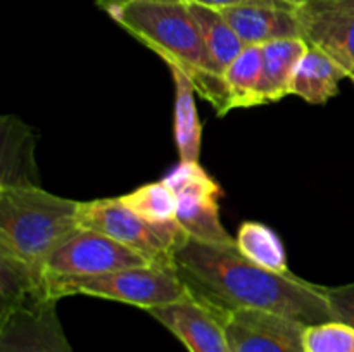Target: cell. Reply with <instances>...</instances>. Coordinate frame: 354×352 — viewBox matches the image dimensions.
<instances>
[{
	"label": "cell",
	"instance_id": "24",
	"mask_svg": "<svg viewBox=\"0 0 354 352\" xmlns=\"http://www.w3.org/2000/svg\"><path fill=\"white\" fill-rule=\"evenodd\" d=\"M185 2L201 3V6L213 7V9H223V7L230 6H242V3H283V6H289V3L280 2V0H185Z\"/></svg>",
	"mask_w": 354,
	"mask_h": 352
},
{
	"label": "cell",
	"instance_id": "17",
	"mask_svg": "<svg viewBox=\"0 0 354 352\" xmlns=\"http://www.w3.org/2000/svg\"><path fill=\"white\" fill-rule=\"evenodd\" d=\"M189 3V9L199 26L204 47L207 52V61L213 75L223 76L228 66L241 55L248 45L239 38L234 28L228 24L220 9L201 6V3Z\"/></svg>",
	"mask_w": 354,
	"mask_h": 352
},
{
	"label": "cell",
	"instance_id": "14",
	"mask_svg": "<svg viewBox=\"0 0 354 352\" xmlns=\"http://www.w3.org/2000/svg\"><path fill=\"white\" fill-rule=\"evenodd\" d=\"M52 299L44 266L0 245V313Z\"/></svg>",
	"mask_w": 354,
	"mask_h": 352
},
{
	"label": "cell",
	"instance_id": "12",
	"mask_svg": "<svg viewBox=\"0 0 354 352\" xmlns=\"http://www.w3.org/2000/svg\"><path fill=\"white\" fill-rule=\"evenodd\" d=\"M245 45H265L282 38H303L296 7L283 3H242L220 9Z\"/></svg>",
	"mask_w": 354,
	"mask_h": 352
},
{
	"label": "cell",
	"instance_id": "23",
	"mask_svg": "<svg viewBox=\"0 0 354 352\" xmlns=\"http://www.w3.org/2000/svg\"><path fill=\"white\" fill-rule=\"evenodd\" d=\"M325 295L334 321L354 328V282L341 286H325Z\"/></svg>",
	"mask_w": 354,
	"mask_h": 352
},
{
	"label": "cell",
	"instance_id": "26",
	"mask_svg": "<svg viewBox=\"0 0 354 352\" xmlns=\"http://www.w3.org/2000/svg\"><path fill=\"white\" fill-rule=\"evenodd\" d=\"M280 2H286V3H289V6L297 7L301 2H303V0H280Z\"/></svg>",
	"mask_w": 354,
	"mask_h": 352
},
{
	"label": "cell",
	"instance_id": "9",
	"mask_svg": "<svg viewBox=\"0 0 354 352\" xmlns=\"http://www.w3.org/2000/svg\"><path fill=\"white\" fill-rule=\"evenodd\" d=\"M223 328L230 352H306V324L268 311H232Z\"/></svg>",
	"mask_w": 354,
	"mask_h": 352
},
{
	"label": "cell",
	"instance_id": "20",
	"mask_svg": "<svg viewBox=\"0 0 354 352\" xmlns=\"http://www.w3.org/2000/svg\"><path fill=\"white\" fill-rule=\"evenodd\" d=\"M237 248L242 255L261 268L277 273H290L287 254L279 235L258 221H245L237 231Z\"/></svg>",
	"mask_w": 354,
	"mask_h": 352
},
{
	"label": "cell",
	"instance_id": "19",
	"mask_svg": "<svg viewBox=\"0 0 354 352\" xmlns=\"http://www.w3.org/2000/svg\"><path fill=\"white\" fill-rule=\"evenodd\" d=\"M263 71L261 45H248L237 59L223 72L230 109L256 107L259 79Z\"/></svg>",
	"mask_w": 354,
	"mask_h": 352
},
{
	"label": "cell",
	"instance_id": "21",
	"mask_svg": "<svg viewBox=\"0 0 354 352\" xmlns=\"http://www.w3.org/2000/svg\"><path fill=\"white\" fill-rule=\"evenodd\" d=\"M120 199L124 206L149 223H176V195L162 179L138 186Z\"/></svg>",
	"mask_w": 354,
	"mask_h": 352
},
{
	"label": "cell",
	"instance_id": "10",
	"mask_svg": "<svg viewBox=\"0 0 354 352\" xmlns=\"http://www.w3.org/2000/svg\"><path fill=\"white\" fill-rule=\"evenodd\" d=\"M0 352H75L57 316V300L0 313Z\"/></svg>",
	"mask_w": 354,
	"mask_h": 352
},
{
	"label": "cell",
	"instance_id": "3",
	"mask_svg": "<svg viewBox=\"0 0 354 352\" xmlns=\"http://www.w3.org/2000/svg\"><path fill=\"white\" fill-rule=\"evenodd\" d=\"M80 209L82 202L41 186L0 188V245L44 266L66 240L82 230Z\"/></svg>",
	"mask_w": 354,
	"mask_h": 352
},
{
	"label": "cell",
	"instance_id": "16",
	"mask_svg": "<svg viewBox=\"0 0 354 352\" xmlns=\"http://www.w3.org/2000/svg\"><path fill=\"white\" fill-rule=\"evenodd\" d=\"M342 79H349L348 72L330 55L308 45V50L294 72L290 95L299 97L313 106H322L337 95Z\"/></svg>",
	"mask_w": 354,
	"mask_h": 352
},
{
	"label": "cell",
	"instance_id": "5",
	"mask_svg": "<svg viewBox=\"0 0 354 352\" xmlns=\"http://www.w3.org/2000/svg\"><path fill=\"white\" fill-rule=\"evenodd\" d=\"M80 224L140 252L152 264L169 268H173L175 251L189 238L178 221L171 224L149 223L124 206L120 197L82 202Z\"/></svg>",
	"mask_w": 354,
	"mask_h": 352
},
{
	"label": "cell",
	"instance_id": "22",
	"mask_svg": "<svg viewBox=\"0 0 354 352\" xmlns=\"http://www.w3.org/2000/svg\"><path fill=\"white\" fill-rule=\"evenodd\" d=\"M306 352H354V328L341 321L311 324L304 331Z\"/></svg>",
	"mask_w": 354,
	"mask_h": 352
},
{
	"label": "cell",
	"instance_id": "25",
	"mask_svg": "<svg viewBox=\"0 0 354 352\" xmlns=\"http://www.w3.org/2000/svg\"><path fill=\"white\" fill-rule=\"evenodd\" d=\"M137 2H185V0H95L97 6L102 10L109 12V10L118 9V7L128 6V3H137Z\"/></svg>",
	"mask_w": 354,
	"mask_h": 352
},
{
	"label": "cell",
	"instance_id": "2",
	"mask_svg": "<svg viewBox=\"0 0 354 352\" xmlns=\"http://www.w3.org/2000/svg\"><path fill=\"white\" fill-rule=\"evenodd\" d=\"M111 17L140 43L158 54L168 68L185 72L197 95L218 116L230 109L223 76L211 72L207 52L187 2H137L109 10Z\"/></svg>",
	"mask_w": 354,
	"mask_h": 352
},
{
	"label": "cell",
	"instance_id": "1",
	"mask_svg": "<svg viewBox=\"0 0 354 352\" xmlns=\"http://www.w3.org/2000/svg\"><path fill=\"white\" fill-rule=\"evenodd\" d=\"M173 269L187 292L221 317L237 309H259L311 324L334 321L324 285L249 261L237 245L187 238L173 254Z\"/></svg>",
	"mask_w": 354,
	"mask_h": 352
},
{
	"label": "cell",
	"instance_id": "18",
	"mask_svg": "<svg viewBox=\"0 0 354 352\" xmlns=\"http://www.w3.org/2000/svg\"><path fill=\"white\" fill-rule=\"evenodd\" d=\"M175 83V145L182 162H199L203 144V123L196 106V88L185 72L169 68Z\"/></svg>",
	"mask_w": 354,
	"mask_h": 352
},
{
	"label": "cell",
	"instance_id": "13",
	"mask_svg": "<svg viewBox=\"0 0 354 352\" xmlns=\"http://www.w3.org/2000/svg\"><path fill=\"white\" fill-rule=\"evenodd\" d=\"M41 186L35 159V135L19 117L0 119V188Z\"/></svg>",
	"mask_w": 354,
	"mask_h": 352
},
{
	"label": "cell",
	"instance_id": "11",
	"mask_svg": "<svg viewBox=\"0 0 354 352\" xmlns=\"http://www.w3.org/2000/svg\"><path fill=\"white\" fill-rule=\"evenodd\" d=\"M168 328L189 352H230L223 317L192 295L147 311Z\"/></svg>",
	"mask_w": 354,
	"mask_h": 352
},
{
	"label": "cell",
	"instance_id": "4",
	"mask_svg": "<svg viewBox=\"0 0 354 352\" xmlns=\"http://www.w3.org/2000/svg\"><path fill=\"white\" fill-rule=\"evenodd\" d=\"M48 293L59 300L68 295H90L130 304L149 311L189 295L185 285L169 266L149 264L97 276H47Z\"/></svg>",
	"mask_w": 354,
	"mask_h": 352
},
{
	"label": "cell",
	"instance_id": "7",
	"mask_svg": "<svg viewBox=\"0 0 354 352\" xmlns=\"http://www.w3.org/2000/svg\"><path fill=\"white\" fill-rule=\"evenodd\" d=\"M152 264L145 255L99 231L82 228L45 261L47 276H97Z\"/></svg>",
	"mask_w": 354,
	"mask_h": 352
},
{
	"label": "cell",
	"instance_id": "6",
	"mask_svg": "<svg viewBox=\"0 0 354 352\" xmlns=\"http://www.w3.org/2000/svg\"><path fill=\"white\" fill-rule=\"evenodd\" d=\"M162 182L176 195V221L194 240L211 245H237L220 219L221 186L199 162H182Z\"/></svg>",
	"mask_w": 354,
	"mask_h": 352
},
{
	"label": "cell",
	"instance_id": "8",
	"mask_svg": "<svg viewBox=\"0 0 354 352\" xmlns=\"http://www.w3.org/2000/svg\"><path fill=\"white\" fill-rule=\"evenodd\" d=\"M296 14L303 40L330 55L354 83V0H303Z\"/></svg>",
	"mask_w": 354,
	"mask_h": 352
},
{
	"label": "cell",
	"instance_id": "15",
	"mask_svg": "<svg viewBox=\"0 0 354 352\" xmlns=\"http://www.w3.org/2000/svg\"><path fill=\"white\" fill-rule=\"evenodd\" d=\"M261 48L263 71L256 107L279 102L283 97L290 95V83L301 57L308 50V43L303 38H282L261 45Z\"/></svg>",
	"mask_w": 354,
	"mask_h": 352
}]
</instances>
